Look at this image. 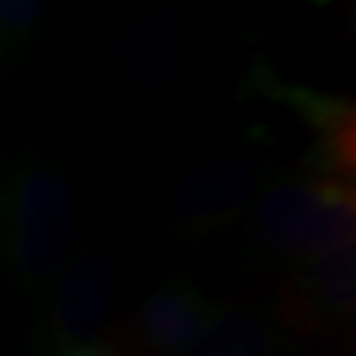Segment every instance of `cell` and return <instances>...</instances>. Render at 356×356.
Returning <instances> with one entry per match:
<instances>
[{"label":"cell","mask_w":356,"mask_h":356,"mask_svg":"<svg viewBox=\"0 0 356 356\" xmlns=\"http://www.w3.org/2000/svg\"><path fill=\"white\" fill-rule=\"evenodd\" d=\"M76 201L72 182L48 159H19L3 182L0 243L16 291L45 301L74 259Z\"/></svg>","instance_id":"obj_1"},{"label":"cell","mask_w":356,"mask_h":356,"mask_svg":"<svg viewBox=\"0 0 356 356\" xmlns=\"http://www.w3.org/2000/svg\"><path fill=\"white\" fill-rule=\"evenodd\" d=\"M251 243L296 267L356 241V177L267 182L248 214Z\"/></svg>","instance_id":"obj_2"},{"label":"cell","mask_w":356,"mask_h":356,"mask_svg":"<svg viewBox=\"0 0 356 356\" xmlns=\"http://www.w3.org/2000/svg\"><path fill=\"white\" fill-rule=\"evenodd\" d=\"M114 264L101 248H79L42 301L35 348L53 356L101 341L114 309Z\"/></svg>","instance_id":"obj_3"},{"label":"cell","mask_w":356,"mask_h":356,"mask_svg":"<svg viewBox=\"0 0 356 356\" xmlns=\"http://www.w3.org/2000/svg\"><path fill=\"white\" fill-rule=\"evenodd\" d=\"M264 188L259 166L243 153L204 161L179 182L172 201V225L182 235L216 232L251 214Z\"/></svg>","instance_id":"obj_4"},{"label":"cell","mask_w":356,"mask_h":356,"mask_svg":"<svg viewBox=\"0 0 356 356\" xmlns=\"http://www.w3.org/2000/svg\"><path fill=\"white\" fill-rule=\"evenodd\" d=\"M227 306L182 277L156 285L132 312L129 335L148 356H185L204 341Z\"/></svg>","instance_id":"obj_5"},{"label":"cell","mask_w":356,"mask_h":356,"mask_svg":"<svg viewBox=\"0 0 356 356\" xmlns=\"http://www.w3.org/2000/svg\"><path fill=\"white\" fill-rule=\"evenodd\" d=\"M282 325L327 330L356 319V241L293 269L280 298Z\"/></svg>","instance_id":"obj_6"},{"label":"cell","mask_w":356,"mask_h":356,"mask_svg":"<svg viewBox=\"0 0 356 356\" xmlns=\"http://www.w3.org/2000/svg\"><path fill=\"white\" fill-rule=\"evenodd\" d=\"M277 92L317 129L319 164L335 177H356V101L298 88H277Z\"/></svg>","instance_id":"obj_7"},{"label":"cell","mask_w":356,"mask_h":356,"mask_svg":"<svg viewBox=\"0 0 356 356\" xmlns=\"http://www.w3.org/2000/svg\"><path fill=\"white\" fill-rule=\"evenodd\" d=\"M185 356H285V335L264 314L227 306L209 335Z\"/></svg>","instance_id":"obj_8"},{"label":"cell","mask_w":356,"mask_h":356,"mask_svg":"<svg viewBox=\"0 0 356 356\" xmlns=\"http://www.w3.org/2000/svg\"><path fill=\"white\" fill-rule=\"evenodd\" d=\"M45 13H48V6L40 0H3L0 35H3L6 51L26 48L40 29V22L45 19Z\"/></svg>","instance_id":"obj_9"},{"label":"cell","mask_w":356,"mask_h":356,"mask_svg":"<svg viewBox=\"0 0 356 356\" xmlns=\"http://www.w3.org/2000/svg\"><path fill=\"white\" fill-rule=\"evenodd\" d=\"M53 356H129L124 348L108 343V341H95V343L88 346H76V348H69V351H61V354Z\"/></svg>","instance_id":"obj_10"}]
</instances>
